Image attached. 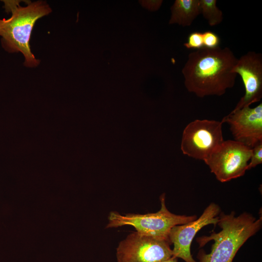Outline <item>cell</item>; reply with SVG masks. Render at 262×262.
I'll list each match as a JSON object with an SVG mask.
<instances>
[{
	"label": "cell",
	"mask_w": 262,
	"mask_h": 262,
	"mask_svg": "<svg viewBox=\"0 0 262 262\" xmlns=\"http://www.w3.org/2000/svg\"><path fill=\"white\" fill-rule=\"evenodd\" d=\"M238 59L228 47H203L190 52L182 69L187 90L199 98L220 96L233 87Z\"/></svg>",
	"instance_id": "1"
},
{
	"label": "cell",
	"mask_w": 262,
	"mask_h": 262,
	"mask_svg": "<svg viewBox=\"0 0 262 262\" xmlns=\"http://www.w3.org/2000/svg\"><path fill=\"white\" fill-rule=\"evenodd\" d=\"M221 230L209 236L197 237L199 247L213 241L210 253L200 249L197 255L199 262H232L238 250L251 237L261 229L262 218L257 219L251 214L244 212L237 216L235 212L226 214L220 212L217 224Z\"/></svg>",
	"instance_id": "2"
},
{
	"label": "cell",
	"mask_w": 262,
	"mask_h": 262,
	"mask_svg": "<svg viewBox=\"0 0 262 262\" xmlns=\"http://www.w3.org/2000/svg\"><path fill=\"white\" fill-rule=\"evenodd\" d=\"M5 11L11 13L8 18L0 19V36L3 47L9 52L23 54L24 65L29 67L37 66L40 61L32 53L30 41L36 21L49 15L52 10L45 1H25L27 5L21 6L19 0H3Z\"/></svg>",
	"instance_id": "3"
},
{
	"label": "cell",
	"mask_w": 262,
	"mask_h": 262,
	"mask_svg": "<svg viewBox=\"0 0 262 262\" xmlns=\"http://www.w3.org/2000/svg\"><path fill=\"white\" fill-rule=\"evenodd\" d=\"M160 200L161 209L156 213L122 214L116 211L111 212L108 216V223L106 228L131 226L141 234L169 240V233L173 227L187 223L197 218L196 215H178L170 212L165 205L164 194L160 196Z\"/></svg>",
	"instance_id": "4"
},
{
	"label": "cell",
	"mask_w": 262,
	"mask_h": 262,
	"mask_svg": "<svg viewBox=\"0 0 262 262\" xmlns=\"http://www.w3.org/2000/svg\"><path fill=\"white\" fill-rule=\"evenodd\" d=\"M168 240L132 232L118 244L117 262H162L172 257Z\"/></svg>",
	"instance_id": "5"
},
{
	"label": "cell",
	"mask_w": 262,
	"mask_h": 262,
	"mask_svg": "<svg viewBox=\"0 0 262 262\" xmlns=\"http://www.w3.org/2000/svg\"><path fill=\"white\" fill-rule=\"evenodd\" d=\"M252 148L233 140L223 142L204 161L221 182L243 176L246 170Z\"/></svg>",
	"instance_id": "6"
},
{
	"label": "cell",
	"mask_w": 262,
	"mask_h": 262,
	"mask_svg": "<svg viewBox=\"0 0 262 262\" xmlns=\"http://www.w3.org/2000/svg\"><path fill=\"white\" fill-rule=\"evenodd\" d=\"M222 121L208 119L195 120L183 130L181 149L183 153L203 161L223 142Z\"/></svg>",
	"instance_id": "7"
},
{
	"label": "cell",
	"mask_w": 262,
	"mask_h": 262,
	"mask_svg": "<svg viewBox=\"0 0 262 262\" xmlns=\"http://www.w3.org/2000/svg\"><path fill=\"white\" fill-rule=\"evenodd\" d=\"M219 206L211 203L202 214L196 220L187 223L177 225L170 230L168 238L173 245L172 257L180 258L185 262H197L191 253V246L195 236L203 227L210 224L216 226L220 213Z\"/></svg>",
	"instance_id": "8"
},
{
	"label": "cell",
	"mask_w": 262,
	"mask_h": 262,
	"mask_svg": "<svg viewBox=\"0 0 262 262\" xmlns=\"http://www.w3.org/2000/svg\"><path fill=\"white\" fill-rule=\"evenodd\" d=\"M222 122L229 125L235 141L250 147L262 142V103L232 111Z\"/></svg>",
	"instance_id": "9"
},
{
	"label": "cell",
	"mask_w": 262,
	"mask_h": 262,
	"mask_svg": "<svg viewBox=\"0 0 262 262\" xmlns=\"http://www.w3.org/2000/svg\"><path fill=\"white\" fill-rule=\"evenodd\" d=\"M240 76L245 93L232 111L249 107L262 98V55L260 53L249 51L242 56L232 69Z\"/></svg>",
	"instance_id": "10"
},
{
	"label": "cell",
	"mask_w": 262,
	"mask_h": 262,
	"mask_svg": "<svg viewBox=\"0 0 262 262\" xmlns=\"http://www.w3.org/2000/svg\"><path fill=\"white\" fill-rule=\"evenodd\" d=\"M170 24L190 26L201 14L199 0H176L171 7Z\"/></svg>",
	"instance_id": "11"
},
{
	"label": "cell",
	"mask_w": 262,
	"mask_h": 262,
	"mask_svg": "<svg viewBox=\"0 0 262 262\" xmlns=\"http://www.w3.org/2000/svg\"><path fill=\"white\" fill-rule=\"evenodd\" d=\"M201 14L210 26L220 24L223 19V12L216 5V0H199Z\"/></svg>",
	"instance_id": "12"
},
{
	"label": "cell",
	"mask_w": 262,
	"mask_h": 262,
	"mask_svg": "<svg viewBox=\"0 0 262 262\" xmlns=\"http://www.w3.org/2000/svg\"><path fill=\"white\" fill-rule=\"evenodd\" d=\"M184 46L187 49H198L203 47L202 33L194 32L189 34L187 41L184 43Z\"/></svg>",
	"instance_id": "13"
},
{
	"label": "cell",
	"mask_w": 262,
	"mask_h": 262,
	"mask_svg": "<svg viewBox=\"0 0 262 262\" xmlns=\"http://www.w3.org/2000/svg\"><path fill=\"white\" fill-rule=\"evenodd\" d=\"M262 163V142L257 144L252 148L251 156L247 165V170L256 167Z\"/></svg>",
	"instance_id": "14"
},
{
	"label": "cell",
	"mask_w": 262,
	"mask_h": 262,
	"mask_svg": "<svg viewBox=\"0 0 262 262\" xmlns=\"http://www.w3.org/2000/svg\"><path fill=\"white\" fill-rule=\"evenodd\" d=\"M203 47L213 49L219 46L220 38L214 32L207 31L202 33Z\"/></svg>",
	"instance_id": "15"
},
{
	"label": "cell",
	"mask_w": 262,
	"mask_h": 262,
	"mask_svg": "<svg viewBox=\"0 0 262 262\" xmlns=\"http://www.w3.org/2000/svg\"><path fill=\"white\" fill-rule=\"evenodd\" d=\"M140 1L143 7L151 11L158 10L163 2L162 0H143Z\"/></svg>",
	"instance_id": "16"
},
{
	"label": "cell",
	"mask_w": 262,
	"mask_h": 262,
	"mask_svg": "<svg viewBox=\"0 0 262 262\" xmlns=\"http://www.w3.org/2000/svg\"><path fill=\"white\" fill-rule=\"evenodd\" d=\"M177 259L178 258H177L172 257L170 259H168V260H167L166 261H164V262H178Z\"/></svg>",
	"instance_id": "17"
}]
</instances>
